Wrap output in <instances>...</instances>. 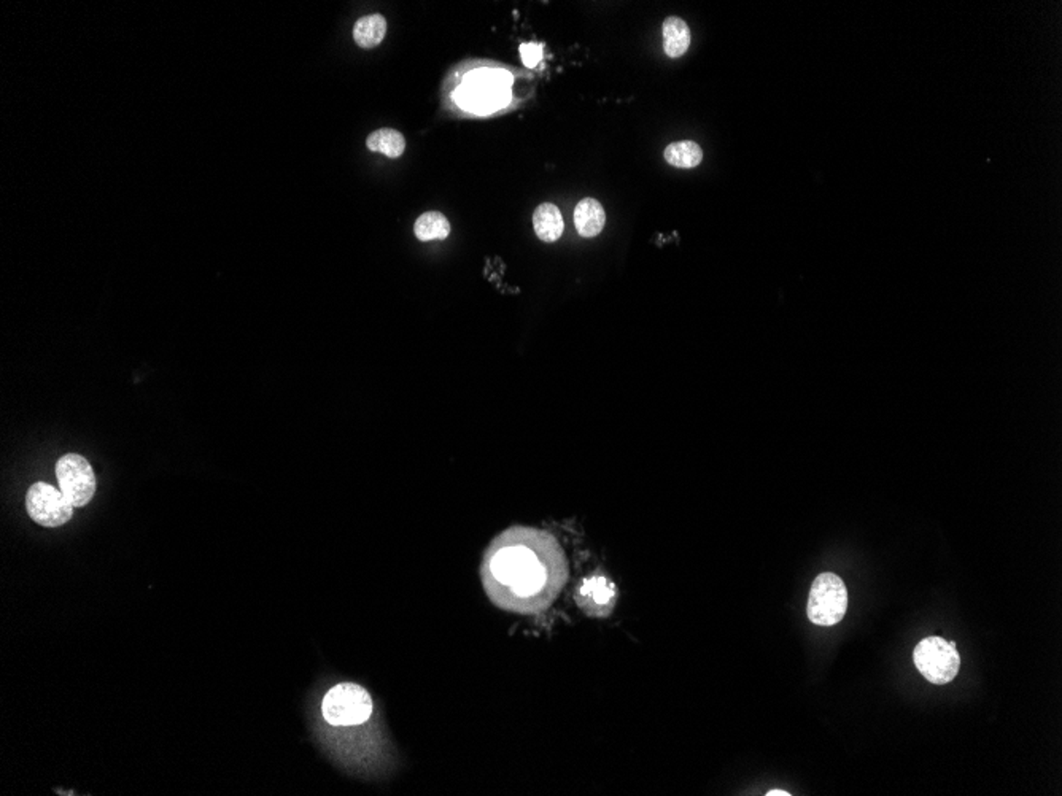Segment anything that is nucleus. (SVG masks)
<instances>
[{"instance_id":"1","label":"nucleus","mask_w":1062,"mask_h":796,"mask_svg":"<svg viewBox=\"0 0 1062 796\" xmlns=\"http://www.w3.org/2000/svg\"><path fill=\"white\" fill-rule=\"evenodd\" d=\"M480 577L495 606L516 614H539L568 582V560L547 531L512 526L487 547Z\"/></svg>"},{"instance_id":"2","label":"nucleus","mask_w":1062,"mask_h":796,"mask_svg":"<svg viewBox=\"0 0 1062 796\" xmlns=\"http://www.w3.org/2000/svg\"><path fill=\"white\" fill-rule=\"evenodd\" d=\"M372 711L374 705L368 690L352 682L333 686L322 703L323 719L333 726L363 725Z\"/></svg>"},{"instance_id":"3","label":"nucleus","mask_w":1062,"mask_h":796,"mask_svg":"<svg viewBox=\"0 0 1062 796\" xmlns=\"http://www.w3.org/2000/svg\"><path fill=\"white\" fill-rule=\"evenodd\" d=\"M848 609V590L840 577L824 572L811 585L806 615L819 627H834L842 622Z\"/></svg>"},{"instance_id":"4","label":"nucleus","mask_w":1062,"mask_h":796,"mask_svg":"<svg viewBox=\"0 0 1062 796\" xmlns=\"http://www.w3.org/2000/svg\"><path fill=\"white\" fill-rule=\"evenodd\" d=\"M913 661L924 679L935 686L950 684L961 669V655L956 644L939 636L922 639L914 648Z\"/></svg>"},{"instance_id":"5","label":"nucleus","mask_w":1062,"mask_h":796,"mask_svg":"<svg viewBox=\"0 0 1062 796\" xmlns=\"http://www.w3.org/2000/svg\"><path fill=\"white\" fill-rule=\"evenodd\" d=\"M59 488L73 507L90 504L96 493V474L90 461L78 454H67L56 463Z\"/></svg>"},{"instance_id":"6","label":"nucleus","mask_w":1062,"mask_h":796,"mask_svg":"<svg viewBox=\"0 0 1062 796\" xmlns=\"http://www.w3.org/2000/svg\"><path fill=\"white\" fill-rule=\"evenodd\" d=\"M26 509L29 517L45 528L63 526L73 515V504L64 493L45 482H37L27 490Z\"/></svg>"},{"instance_id":"7","label":"nucleus","mask_w":1062,"mask_h":796,"mask_svg":"<svg viewBox=\"0 0 1062 796\" xmlns=\"http://www.w3.org/2000/svg\"><path fill=\"white\" fill-rule=\"evenodd\" d=\"M617 591L606 576L587 577L577 591L579 606L590 617H608L615 606Z\"/></svg>"},{"instance_id":"8","label":"nucleus","mask_w":1062,"mask_h":796,"mask_svg":"<svg viewBox=\"0 0 1062 796\" xmlns=\"http://www.w3.org/2000/svg\"><path fill=\"white\" fill-rule=\"evenodd\" d=\"M606 225V214L602 204L594 197H585L574 208V226L581 237L592 239L602 233Z\"/></svg>"},{"instance_id":"9","label":"nucleus","mask_w":1062,"mask_h":796,"mask_svg":"<svg viewBox=\"0 0 1062 796\" xmlns=\"http://www.w3.org/2000/svg\"><path fill=\"white\" fill-rule=\"evenodd\" d=\"M533 229L538 239L545 244L557 242L565 231V221L560 208L551 202L538 206L533 214Z\"/></svg>"},{"instance_id":"10","label":"nucleus","mask_w":1062,"mask_h":796,"mask_svg":"<svg viewBox=\"0 0 1062 796\" xmlns=\"http://www.w3.org/2000/svg\"><path fill=\"white\" fill-rule=\"evenodd\" d=\"M661 35H663V52L668 58L676 59L684 56L690 46V42H692L690 29L687 26L686 21L678 18V16H668L667 20L663 21Z\"/></svg>"},{"instance_id":"11","label":"nucleus","mask_w":1062,"mask_h":796,"mask_svg":"<svg viewBox=\"0 0 1062 796\" xmlns=\"http://www.w3.org/2000/svg\"><path fill=\"white\" fill-rule=\"evenodd\" d=\"M387 34V20L382 14H368L357 21L353 27V40L360 48L371 50L382 43Z\"/></svg>"},{"instance_id":"12","label":"nucleus","mask_w":1062,"mask_h":796,"mask_svg":"<svg viewBox=\"0 0 1062 796\" xmlns=\"http://www.w3.org/2000/svg\"><path fill=\"white\" fill-rule=\"evenodd\" d=\"M366 145H368V149H370L371 151L382 153V155L387 156V158L396 159V158H401V156L404 155V149H406V139H404V136H402L400 130L383 128V129L374 130V132H372V134L368 137Z\"/></svg>"},{"instance_id":"13","label":"nucleus","mask_w":1062,"mask_h":796,"mask_svg":"<svg viewBox=\"0 0 1062 796\" xmlns=\"http://www.w3.org/2000/svg\"><path fill=\"white\" fill-rule=\"evenodd\" d=\"M414 233L421 242L446 240L450 234V223L440 212H425L415 221Z\"/></svg>"},{"instance_id":"14","label":"nucleus","mask_w":1062,"mask_h":796,"mask_svg":"<svg viewBox=\"0 0 1062 796\" xmlns=\"http://www.w3.org/2000/svg\"><path fill=\"white\" fill-rule=\"evenodd\" d=\"M663 158L670 166H674V168H697L700 166V162L703 161V149L699 143L690 142V140L670 143L663 151Z\"/></svg>"},{"instance_id":"15","label":"nucleus","mask_w":1062,"mask_h":796,"mask_svg":"<svg viewBox=\"0 0 1062 796\" xmlns=\"http://www.w3.org/2000/svg\"><path fill=\"white\" fill-rule=\"evenodd\" d=\"M522 59H524L525 65H528V67H535V65L538 64L539 59H541V46H522Z\"/></svg>"},{"instance_id":"16","label":"nucleus","mask_w":1062,"mask_h":796,"mask_svg":"<svg viewBox=\"0 0 1062 796\" xmlns=\"http://www.w3.org/2000/svg\"><path fill=\"white\" fill-rule=\"evenodd\" d=\"M767 795H768V796H789L790 793H787V791H783V790H771V791H768V793H767Z\"/></svg>"}]
</instances>
